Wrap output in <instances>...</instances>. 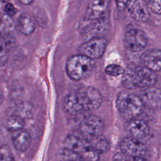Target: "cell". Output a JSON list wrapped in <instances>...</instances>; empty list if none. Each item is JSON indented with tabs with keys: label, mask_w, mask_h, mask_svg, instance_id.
<instances>
[{
	"label": "cell",
	"mask_w": 161,
	"mask_h": 161,
	"mask_svg": "<svg viewBox=\"0 0 161 161\" xmlns=\"http://www.w3.org/2000/svg\"><path fill=\"white\" fill-rule=\"evenodd\" d=\"M119 148L130 160H144L143 157L147 152L146 145L141 140L130 136L120 142Z\"/></svg>",
	"instance_id": "cell-7"
},
{
	"label": "cell",
	"mask_w": 161,
	"mask_h": 161,
	"mask_svg": "<svg viewBox=\"0 0 161 161\" xmlns=\"http://www.w3.org/2000/svg\"><path fill=\"white\" fill-rule=\"evenodd\" d=\"M25 126L24 119L16 114H12L8 118L5 122V126L8 131L13 132L23 129Z\"/></svg>",
	"instance_id": "cell-20"
},
{
	"label": "cell",
	"mask_w": 161,
	"mask_h": 161,
	"mask_svg": "<svg viewBox=\"0 0 161 161\" xmlns=\"http://www.w3.org/2000/svg\"><path fill=\"white\" fill-rule=\"evenodd\" d=\"M149 10L154 14L160 15L161 13V0H145Z\"/></svg>",
	"instance_id": "cell-25"
},
{
	"label": "cell",
	"mask_w": 161,
	"mask_h": 161,
	"mask_svg": "<svg viewBox=\"0 0 161 161\" xmlns=\"http://www.w3.org/2000/svg\"><path fill=\"white\" fill-rule=\"evenodd\" d=\"M124 128L130 136L140 140L146 138L150 131L148 123L136 118L127 119L125 123Z\"/></svg>",
	"instance_id": "cell-11"
},
{
	"label": "cell",
	"mask_w": 161,
	"mask_h": 161,
	"mask_svg": "<svg viewBox=\"0 0 161 161\" xmlns=\"http://www.w3.org/2000/svg\"><path fill=\"white\" fill-rule=\"evenodd\" d=\"M104 130V124L102 119L93 114L86 116L80 125L81 135L87 141L103 135Z\"/></svg>",
	"instance_id": "cell-9"
},
{
	"label": "cell",
	"mask_w": 161,
	"mask_h": 161,
	"mask_svg": "<svg viewBox=\"0 0 161 161\" xmlns=\"http://www.w3.org/2000/svg\"><path fill=\"white\" fill-rule=\"evenodd\" d=\"M108 19L105 15L95 19L84 18L79 25V31L87 40L94 37L101 36L108 30Z\"/></svg>",
	"instance_id": "cell-6"
},
{
	"label": "cell",
	"mask_w": 161,
	"mask_h": 161,
	"mask_svg": "<svg viewBox=\"0 0 161 161\" xmlns=\"http://www.w3.org/2000/svg\"><path fill=\"white\" fill-rule=\"evenodd\" d=\"M126 8L131 17L138 22L146 23L150 19V10L145 0H127Z\"/></svg>",
	"instance_id": "cell-12"
},
{
	"label": "cell",
	"mask_w": 161,
	"mask_h": 161,
	"mask_svg": "<svg viewBox=\"0 0 161 161\" xmlns=\"http://www.w3.org/2000/svg\"><path fill=\"white\" fill-rule=\"evenodd\" d=\"M116 6L119 11H124L126 9L127 0H115Z\"/></svg>",
	"instance_id": "cell-28"
},
{
	"label": "cell",
	"mask_w": 161,
	"mask_h": 161,
	"mask_svg": "<svg viewBox=\"0 0 161 161\" xmlns=\"http://www.w3.org/2000/svg\"><path fill=\"white\" fill-rule=\"evenodd\" d=\"M14 28L15 25L11 16L6 14L0 16V38L4 40L9 47L15 42Z\"/></svg>",
	"instance_id": "cell-14"
},
{
	"label": "cell",
	"mask_w": 161,
	"mask_h": 161,
	"mask_svg": "<svg viewBox=\"0 0 161 161\" xmlns=\"http://www.w3.org/2000/svg\"><path fill=\"white\" fill-rule=\"evenodd\" d=\"M88 142L91 148L98 155L106 153L109 148V143L103 135L88 140Z\"/></svg>",
	"instance_id": "cell-19"
},
{
	"label": "cell",
	"mask_w": 161,
	"mask_h": 161,
	"mask_svg": "<svg viewBox=\"0 0 161 161\" xmlns=\"http://www.w3.org/2000/svg\"><path fill=\"white\" fill-rule=\"evenodd\" d=\"M93 68V60L81 54L70 57L65 64L67 74L70 79L76 81L88 77Z\"/></svg>",
	"instance_id": "cell-4"
},
{
	"label": "cell",
	"mask_w": 161,
	"mask_h": 161,
	"mask_svg": "<svg viewBox=\"0 0 161 161\" xmlns=\"http://www.w3.org/2000/svg\"><path fill=\"white\" fill-rule=\"evenodd\" d=\"M108 45L107 40L103 36H96L87 40L79 47V54L92 60L101 57Z\"/></svg>",
	"instance_id": "cell-8"
},
{
	"label": "cell",
	"mask_w": 161,
	"mask_h": 161,
	"mask_svg": "<svg viewBox=\"0 0 161 161\" xmlns=\"http://www.w3.org/2000/svg\"><path fill=\"white\" fill-rule=\"evenodd\" d=\"M14 159L11 148L8 145H1L0 147V160L11 161Z\"/></svg>",
	"instance_id": "cell-24"
},
{
	"label": "cell",
	"mask_w": 161,
	"mask_h": 161,
	"mask_svg": "<svg viewBox=\"0 0 161 161\" xmlns=\"http://www.w3.org/2000/svg\"><path fill=\"white\" fill-rule=\"evenodd\" d=\"M160 89L152 86L145 87L142 99L145 106L158 109L160 106Z\"/></svg>",
	"instance_id": "cell-17"
},
{
	"label": "cell",
	"mask_w": 161,
	"mask_h": 161,
	"mask_svg": "<svg viewBox=\"0 0 161 161\" xmlns=\"http://www.w3.org/2000/svg\"><path fill=\"white\" fill-rule=\"evenodd\" d=\"M147 42L148 38L144 31L136 28L127 30L123 36L124 46L132 52H138L143 50Z\"/></svg>",
	"instance_id": "cell-10"
},
{
	"label": "cell",
	"mask_w": 161,
	"mask_h": 161,
	"mask_svg": "<svg viewBox=\"0 0 161 161\" xmlns=\"http://www.w3.org/2000/svg\"><path fill=\"white\" fill-rule=\"evenodd\" d=\"M3 100V93L1 92V90L0 89V103Z\"/></svg>",
	"instance_id": "cell-30"
},
{
	"label": "cell",
	"mask_w": 161,
	"mask_h": 161,
	"mask_svg": "<svg viewBox=\"0 0 161 161\" xmlns=\"http://www.w3.org/2000/svg\"><path fill=\"white\" fill-rule=\"evenodd\" d=\"M64 147L80 155L83 160H96L99 155L90 147L89 142L82 135H69L64 140Z\"/></svg>",
	"instance_id": "cell-5"
},
{
	"label": "cell",
	"mask_w": 161,
	"mask_h": 161,
	"mask_svg": "<svg viewBox=\"0 0 161 161\" xmlns=\"http://www.w3.org/2000/svg\"><path fill=\"white\" fill-rule=\"evenodd\" d=\"M102 101V95L97 89L84 86L68 94L64 99V106L67 112L76 115L97 109Z\"/></svg>",
	"instance_id": "cell-1"
},
{
	"label": "cell",
	"mask_w": 161,
	"mask_h": 161,
	"mask_svg": "<svg viewBox=\"0 0 161 161\" xmlns=\"http://www.w3.org/2000/svg\"><path fill=\"white\" fill-rule=\"evenodd\" d=\"M57 158L64 160H83L82 157L75 152L64 147L60 150L57 155Z\"/></svg>",
	"instance_id": "cell-21"
},
{
	"label": "cell",
	"mask_w": 161,
	"mask_h": 161,
	"mask_svg": "<svg viewBox=\"0 0 161 161\" xmlns=\"http://www.w3.org/2000/svg\"><path fill=\"white\" fill-rule=\"evenodd\" d=\"M14 114L19 116L24 119L30 117V115H31V111L30 108L28 106L20 104L16 107V111Z\"/></svg>",
	"instance_id": "cell-26"
},
{
	"label": "cell",
	"mask_w": 161,
	"mask_h": 161,
	"mask_svg": "<svg viewBox=\"0 0 161 161\" xmlns=\"http://www.w3.org/2000/svg\"><path fill=\"white\" fill-rule=\"evenodd\" d=\"M9 46L4 40L0 38V67L4 66L9 58Z\"/></svg>",
	"instance_id": "cell-22"
},
{
	"label": "cell",
	"mask_w": 161,
	"mask_h": 161,
	"mask_svg": "<svg viewBox=\"0 0 161 161\" xmlns=\"http://www.w3.org/2000/svg\"><path fill=\"white\" fill-rule=\"evenodd\" d=\"M111 0H89L87 6L85 16L89 19H95L105 15Z\"/></svg>",
	"instance_id": "cell-13"
},
{
	"label": "cell",
	"mask_w": 161,
	"mask_h": 161,
	"mask_svg": "<svg viewBox=\"0 0 161 161\" xmlns=\"http://www.w3.org/2000/svg\"><path fill=\"white\" fill-rule=\"evenodd\" d=\"M4 11L5 14L12 17L16 14L17 9L11 3H7L4 6Z\"/></svg>",
	"instance_id": "cell-27"
},
{
	"label": "cell",
	"mask_w": 161,
	"mask_h": 161,
	"mask_svg": "<svg viewBox=\"0 0 161 161\" xmlns=\"http://www.w3.org/2000/svg\"><path fill=\"white\" fill-rule=\"evenodd\" d=\"M17 28L24 35H31L35 30V23L31 16L28 13L21 14L17 20Z\"/></svg>",
	"instance_id": "cell-18"
},
{
	"label": "cell",
	"mask_w": 161,
	"mask_h": 161,
	"mask_svg": "<svg viewBox=\"0 0 161 161\" xmlns=\"http://www.w3.org/2000/svg\"><path fill=\"white\" fill-rule=\"evenodd\" d=\"M12 143L14 148L21 152L26 151L31 143V136L30 133L23 129L11 132Z\"/></svg>",
	"instance_id": "cell-16"
},
{
	"label": "cell",
	"mask_w": 161,
	"mask_h": 161,
	"mask_svg": "<svg viewBox=\"0 0 161 161\" xmlns=\"http://www.w3.org/2000/svg\"><path fill=\"white\" fill-rule=\"evenodd\" d=\"M116 104L118 112L126 119L137 118L143 113L145 108V104L142 97L126 91L119 94Z\"/></svg>",
	"instance_id": "cell-3"
},
{
	"label": "cell",
	"mask_w": 161,
	"mask_h": 161,
	"mask_svg": "<svg viewBox=\"0 0 161 161\" xmlns=\"http://www.w3.org/2000/svg\"><path fill=\"white\" fill-rule=\"evenodd\" d=\"M122 75L123 85L128 89L152 86L158 80V77L154 71L143 65L133 63L127 66Z\"/></svg>",
	"instance_id": "cell-2"
},
{
	"label": "cell",
	"mask_w": 161,
	"mask_h": 161,
	"mask_svg": "<svg viewBox=\"0 0 161 161\" xmlns=\"http://www.w3.org/2000/svg\"><path fill=\"white\" fill-rule=\"evenodd\" d=\"M125 69L118 64H109L105 68V73L110 76H118L122 75Z\"/></svg>",
	"instance_id": "cell-23"
},
{
	"label": "cell",
	"mask_w": 161,
	"mask_h": 161,
	"mask_svg": "<svg viewBox=\"0 0 161 161\" xmlns=\"http://www.w3.org/2000/svg\"><path fill=\"white\" fill-rule=\"evenodd\" d=\"M18 1L21 4L23 5H29L33 1V0H18Z\"/></svg>",
	"instance_id": "cell-29"
},
{
	"label": "cell",
	"mask_w": 161,
	"mask_h": 161,
	"mask_svg": "<svg viewBox=\"0 0 161 161\" xmlns=\"http://www.w3.org/2000/svg\"><path fill=\"white\" fill-rule=\"evenodd\" d=\"M9 1H10V0H0V1L1 3H8Z\"/></svg>",
	"instance_id": "cell-31"
},
{
	"label": "cell",
	"mask_w": 161,
	"mask_h": 161,
	"mask_svg": "<svg viewBox=\"0 0 161 161\" xmlns=\"http://www.w3.org/2000/svg\"><path fill=\"white\" fill-rule=\"evenodd\" d=\"M143 66L154 71L158 72L161 69V53L160 49L152 48L145 51L140 57Z\"/></svg>",
	"instance_id": "cell-15"
}]
</instances>
